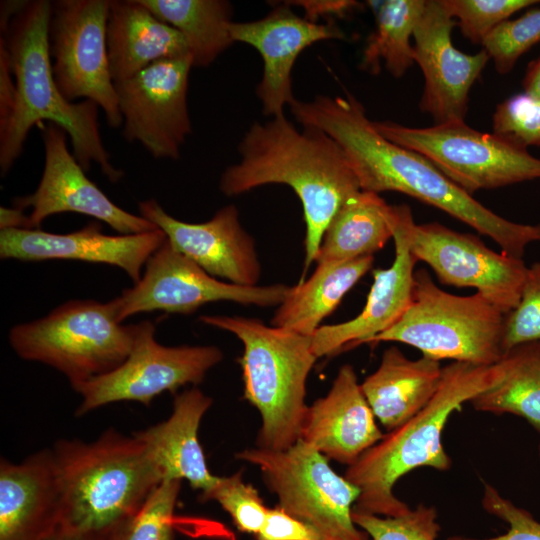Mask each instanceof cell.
I'll list each match as a JSON object with an SVG mask.
<instances>
[{
    "label": "cell",
    "mask_w": 540,
    "mask_h": 540,
    "mask_svg": "<svg viewBox=\"0 0 540 540\" xmlns=\"http://www.w3.org/2000/svg\"><path fill=\"white\" fill-rule=\"evenodd\" d=\"M303 126L321 129L342 148L360 188L376 194L395 191L436 207L492 239L504 252L522 258L526 247L540 242V224L505 219L473 198L423 155L383 137L350 93L289 105Z\"/></svg>",
    "instance_id": "1"
},
{
    "label": "cell",
    "mask_w": 540,
    "mask_h": 540,
    "mask_svg": "<svg viewBox=\"0 0 540 540\" xmlns=\"http://www.w3.org/2000/svg\"><path fill=\"white\" fill-rule=\"evenodd\" d=\"M237 164L225 169L219 190L232 197L266 184H285L299 197L306 225L304 274L341 206L361 188L339 144L313 126L298 130L284 115L253 123L238 145Z\"/></svg>",
    "instance_id": "2"
},
{
    "label": "cell",
    "mask_w": 540,
    "mask_h": 540,
    "mask_svg": "<svg viewBox=\"0 0 540 540\" xmlns=\"http://www.w3.org/2000/svg\"><path fill=\"white\" fill-rule=\"evenodd\" d=\"M51 1H20L14 11L1 10L0 42L6 47L15 82L14 101L0 123V169L6 175L22 154L30 129L42 121L60 126L69 135L73 154L87 171L91 162L109 181L124 171L114 167L98 125V105L92 100L68 101L52 72L48 43Z\"/></svg>",
    "instance_id": "3"
},
{
    "label": "cell",
    "mask_w": 540,
    "mask_h": 540,
    "mask_svg": "<svg viewBox=\"0 0 540 540\" xmlns=\"http://www.w3.org/2000/svg\"><path fill=\"white\" fill-rule=\"evenodd\" d=\"M60 517L58 530L107 540L162 482L146 447L114 429L92 442L60 439L51 448Z\"/></svg>",
    "instance_id": "4"
},
{
    "label": "cell",
    "mask_w": 540,
    "mask_h": 540,
    "mask_svg": "<svg viewBox=\"0 0 540 540\" xmlns=\"http://www.w3.org/2000/svg\"><path fill=\"white\" fill-rule=\"evenodd\" d=\"M502 376L500 361L482 366L452 362L443 367L440 386L430 402L348 466L345 478L360 495L353 510L397 517L411 508L394 493L396 482L420 467L448 471L452 460L442 444L443 430L455 411L496 384Z\"/></svg>",
    "instance_id": "5"
},
{
    "label": "cell",
    "mask_w": 540,
    "mask_h": 540,
    "mask_svg": "<svg viewBox=\"0 0 540 540\" xmlns=\"http://www.w3.org/2000/svg\"><path fill=\"white\" fill-rule=\"evenodd\" d=\"M199 320L234 334L243 344L238 363L244 398L261 416L258 447L284 450L295 444L308 407L307 378L318 359L311 336L268 326L257 318L201 315Z\"/></svg>",
    "instance_id": "6"
},
{
    "label": "cell",
    "mask_w": 540,
    "mask_h": 540,
    "mask_svg": "<svg viewBox=\"0 0 540 540\" xmlns=\"http://www.w3.org/2000/svg\"><path fill=\"white\" fill-rule=\"evenodd\" d=\"M506 316L480 293L459 296L441 289L426 269L419 268L405 313L365 344L400 342L437 361L490 366L505 354Z\"/></svg>",
    "instance_id": "7"
},
{
    "label": "cell",
    "mask_w": 540,
    "mask_h": 540,
    "mask_svg": "<svg viewBox=\"0 0 540 540\" xmlns=\"http://www.w3.org/2000/svg\"><path fill=\"white\" fill-rule=\"evenodd\" d=\"M138 330L139 323L118 321L112 300H70L45 317L12 327L9 343L20 358L53 367L72 386L121 365Z\"/></svg>",
    "instance_id": "8"
},
{
    "label": "cell",
    "mask_w": 540,
    "mask_h": 540,
    "mask_svg": "<svg viewBox=\"0 0 540 540\" xmlns=\"http://www.w3.org/2000/svg\"><path fill=\"white\" fill-rule=\"evenodd\" d=\"M235 457L257 466L278 506L314 528L323 540H371L352 518L359 488L303 440L284 450L246 448Z\"/></svg>",
    "instance_id": "9"
},
{
    "label": "cell",
    "mask_w": 540,
    "mask_h": 540,
    "mask_svg": "<svg viewBox=\"0 0 540 540\" xmlns=\"http://www.w3.org/2000/svg\"><path fill=\"white\" fill-rule=\"evenodd\" d=\"M389 141L431 161L468 194L540 179V159L506 138L469 127L465 121L407 127L373 122Z\"/></svg>",
    "instance_id": "10"
},
{
    "label": "cell",
    "mask_w": 540,
    "mask_h": 540,
    "mask_svg": "<svg viewBox=\"0 0 540 540\" xmlns=\"http://www.w3.org/2000/svg\"><path fill=\"white\" fill-rule=\"evenodd\" d=\"M390 211L415 260L426 263L442 284L474 288L505 314L518 306L528 271L522 258L437 222L417 224L406 204L390 205Z\"/></svg>",
    "instance_id": "11"
},
{
    "label": "cell",
    "mask_w": 540,
    "mask_h": 540,
    "mask_svg": "<svg viewBox=\"0 0 540 540\" xmlns=\"http://www.w3.org/2000/svg\"><path fill=\"white\" fill-rule=\"evenodd\" d=\"M110 0L51 2L49 54L55 82L70 102L84 98L102 108L107 124H122L111 77L106 28Z\"/></svg>",
    "instance_id": "12"
},
{
    "label": "cell",
    "mask_w": 540,
    "mask_h": 540,
    "mask_svg": "<svg viewBox=\"0 0 540 540\" xmlns=\"http://www.w3.org/2000/svg\"><path fill=\"white\" fill-rule=\"evenodd\" d=\"M155 325L139 323L133 348L114 370L72 385L82 400L76 416L107 404L135 401L150 406L163 392L175 393L187 384L201 383L207 372L223 359L217 346H164L155 339Z\"/></svg>",
    "instance_id": "13"
},
{
    "label": "cell",
    "mask_w": 540,
    "mask_h": 540,
    "mask_svg": "<svg viewBox=\"0 0 540 540\" xmlns=\"http://www.w3.org/2000/svg\"><path fill=\"white\" fill-rule=\"evenodd\" d=\"M290 286H242L221 281L177 251L166 239L148 259L140 280L112 299L119 322L144 312L191 314L220 301L278 306Z\"/></svg>",
    "instance_id": "14"
},
{
    "label": "cell",
    "mask_w": 540,
    "mask_h": 540,
    "mask_svg": "<svg viewBox=\"0 0 540 540\" xmlns=\"http://www.w3.org/2000/svg\"><path fill=\"white\" fill-rule=\"evenodd\" d=\"M191 58L157 61L114 82L123 136L139 142L154 158L178 159L191 133L187 90Z\"/></svg>",
    "instance_id": "15"
},
{
    "label": "cell",
    "mask_w": 540,
    "mask_h": 540,
    "mask_svg": "<svg viewBox=\"0 0 540 540\" xmlns=\"http://www.w3.org/2000/svg\"><path fill=\"white\" fill-rule=\"evenodd\" d=\"M44 144V169L37 189L13 200V207L26 215L25 229L40 228L49 216L65 212L79 213L103 221L120 234H137L158 229L141 215L123 210L112 202L85 174L67 148L60 126L46 122L40 126Z\"/></svg>",
    "instance_id": "16"
},
{
    "label": "cell",
    "mask_w": 540,
    "mask_h": 540,
    "mask_svg": "<svg viewBox=\"0 0 540 540\" xmlns=\"http://www.w3.org/2000/svg\"><path fill=\"white\" fill-rule=\"evenodd\" d=\"M455 26L441 0H426L413 34L415 63L424 76L419 108L435 124L464 121L469 92L490 59L483 49L467 54L455 48L451 39Z\"/></svg>",
    "instance_id": "17"
},
{
    "label": "cell",
    "mask_w": 540,
    "mask_h": 540,
    "mask_svg": "<svg viewBox=\"0 0 540 540\" xmlns=\"http://www.w3.org/2000/svg\"><path fill=\"white\" fill-rule=\"evenodd\" d=\"M138 209L177 251L213 277L242 286L258 285L261 264L256 244L242 227L236 206L227 205L202 223L176 219L155 199L140 202Z\"/></svg>",
    "instance_id": "18"
},
{
    "label": "cell",
    "mask_w": 540,
    "mask_h": 540,
    "mask_svg": "<svg viewBox=\"0 0 540 540\" xmlns=\"http://www.w3.org/2000/svg\"><path fill=\"white\" fill-rule=\"evenodd\" d=\"M167 237L161 229L137 234L107 235L99 221L81 229L56 234L37 229L0 230L1 259L23 262L77 260L119 267L137 283L148 259Z\"/></svg>",
    "instance_id": "19"
},
{
    "label": "cell",
    "mask_w": 540,
    "mask_h": 540,
    "mask_svg": "<svg viewBox=\"0 0 540 540\" xmlns=\"http://www.w3.org/2000/svg\"><path fill=\"white\" fill-rule=\"evenodd\" d=\"M234 42L254 47L263 60V74L257 95L264 115H284V108L295 99L291 73L298 56L316 42L343 39L344 33L332 22H311L295 14L285 2L265 17L249 22H231Z\"/></svg>",
    "instance_id": "20"
},
{
    "label": "cell",
    "mask_w": 540,
    "mask_h": 540,
    "mask_svg": "<svg viewBox=\"0 0 540 540\" xmlns=\"http://www.w3.org/2000/svg\"><path fill=\"white\" fill-rule=\"evenodd\" d=\"M383 436L353 366L344 364L328 393L307 407L299 439L350 466Z\"/></svg>",
    "instance_id": "21"
},
{
    "label": "cell",
    "mask_w": 540,
    "mask_h": 540,
    "mask_svg": "<svg viewBox=\"0 0 540 540\" xmlns=\"http://www.w3.org/2000/svg\"><path fill=\"white\" fill-rule=\"evenodd\" d=\"M388 219L395 246L392 265L373 271V283L366 304L356 317L338 324L322 325L315 331L311 336V348L317 358L365 344L370 338L392 327L411 304L417 261L391 214L390 205Z\"/></svg>",
    "instance_id": "22"
},
{
    "label": "cell",
    "mask_w": 540,
    "mask_h": 540,
    "mask_svg": "<svg viewBox=\"0 0 540 540\" xmlns=\"http://www.w3.org/2000/svg\"><path fill=\"white\" fill-rule=\"evenodd\" d=\"M51 449L22 462H0V540H47L59 528Z\"/></svg>",
    "instance_id": "23"
},
{
    "label": "cell",
    "mask_w": 540,
    "mask_h": 540,
    "mask_svg": "<svg viewBox=\"0 0 540 540\" xmlns=\"http://www.w3.org/2000/svg\"><path fill=\"white\" fill-rule=\"evenodd\" d=\"M212 402L194 386L175 395L166 420L132 433L146 447L162 482L185 480L192 489L204 493L218 481L207 466L198 437L200 422Z\"/></svg>",
    "instance_id": "24"
},
{
    "label": "cell",
    "mask_w": 540,
    "mask_h": 540,
    "mask_svg": "<svg viewBox=\"0 0 540 540\" xmlns=\"http://www.w3.org/2000/svg\"><path fill=\"white\" fill-rule=\"evenodd\" d=\"M106 43L113 82L130 78L160 60L191 58L180 32L139 0H110Z\"/></svg>",
    "instance_id": "25"
},
{
    "label": "cell",
    "mask_w": 540,
    "mask_h": 540,
    "mask_svg": "<svg viewBox=\"0 0 540 540\" xmlns=\"http://www.w3.org/2000/svg\"><path fill=\"white\" fill-rule=\"evenodd\" d=\"M440 361L422 356L409 359L396 346L387 348L378 368L361 388L376 419L391 431L422 410L442 379Z\"/></svg>",
    "instance_id": "26"
},
{
    "label": "cell",
    "mask_w": 540,
    "mask_h": 540,
    "mask_svg": "<svg viewBox=\"0 0 540 540\" xmlns=\"http://www.w3.org/2000/svg\"><path fill=\"white\" fill-rule=\"evenodd\" d=\"M374 256L317 264L313 274L290 287L271 325L312 336L349 290L372 268Z\"/></svg>",
    "instance_id": "27"
},
{
    "label": "cell",
    "mask_w": 540,
    "mask_h": 540,
    "mask_svg": "<svg viewBox=\"0 0 540 540\" xmlns=\"http://www.w3.org/2000/svg\"><path fill=\"white\" fill-rule=\"evenodd\" d=\"M388 208L389 204L373 192L360 190L350 197L327 226L316 264L373 256L393 238Z\"/></svg>",
    "instance_id": "28"
},
{
    "label": "cell",
    "mask_w": 540,
    "mask_h": 540,
    "mask_svg": "<svg viewBox=\"0 0 540 540\" xmlns=\"http://www.w3.org/2000/svg\"><path fill=\"white\" fill-rule=\"evenodd\" d=\"M186 41L196 67L209 66L234 41L229 26L232 6L223 0H139Z\"/></svg>",
    "instance_id": "29"
},
{
    "label": "cell",
    "mask_w": 540,
    "mask_h": 540,
    "mask_svg": "<svg viewBox=\"0 0 540 540\" xmlns=\"http://www.w3.org/2000/svg\"><path fill=\"white\" fill-rule=\"evenodd\" d=\"M500 363L501 379L470 403L480 412L522 417L540 433V340L511 347Z\"/></svg>",
    "instance_id": "30"
},
{
    "label": "cell",
    "mask_w": 540,
    "mask_h": 540,
    "mask_svg": "<svg viewBox=\"0 0 540 540\" xmlns=\"http://www.w3.org/2000/svg\"><path fill=\"white\" fill-rule=\"evenodd\" d=\"M375 14L376 27L367 38L360 68L370 74L380 72L383 61L395 78L402 77L415 63L411 44L426 0L368 1Z\"/></svg>",
    "instance_id": "31"
},
{
    "label": "cell",
    "mask_w": 540,
    "mask_h": 540,
    "mask_svg": "<svg viewBox=\"0 0 540 540\" xmlns=\"http://www.w3.org/2000/svg\"><path fill=\"white\" fill-rule=\"evenodd\" d=\"M181 483L161 482L139 511L107 540H174V513Z\"/></svg>",
    "instance_id": "32"
},
{
    "label": "cell",
    "mask_w": 540,
    "mask_h": 540,
    "mask_svg": "<svg viewBox=\"0 0 540 540\" xmlns=\"http://www.w3.org/2000/svg\"><path fill=\"white\" fill-rule=\"evenodd\" d=\"M200 500L218 502L239 531L254 535L260 531L268 512L257 489L244 482L242 471L219 477L212 488L200 494Z\"/></svg>",
    "instance_id": "33"
},
{
    "label": "cell",
    "mask_w": 540,
    "mask_h": 540,
    "mask_svg": "<svg viewBox=\"0 0 540 540\" xmlns=\"http://www.w3.org/2000/svg\"><path fill=\"white\" fill-rule=\"evenodd\" d=\"M540 43V9L525 12L496 26L483 40V50L500 74L510 72L517 60Z\"/></svg>",
    "instance_id": "34"
},
{
    "label": "cell",
    "mask_w": 540,
    "mask_h": 540,
    "mask_svg": "<svg viewBox=\"0 0 540 540\" xmlns=\"http://www.w3.org/2000/svg\"><path fill=\"white\" fill-rule=\"evenodd\" d=\"M352 518L371 540H437L441 529L436 508L422 503L397 517L353 510Z\"/></svg>",
    "instance_id": "35"
},
{
    "label": "cell",
    "mask_w": 540,
    "mask_h": 540,
    "mask_svg": "<svg viewBox=\"0 0 540 540\" xmlns=\"http://www.w3.org/2000/svg\"><path fill=\"white\" fill-rule=\"evenodd\" d=\"M457 22L462 35L473 44L485 37L514 13L540 3L537 0H441Z\"/></svg>",
    "instance_id": "36"
},
{
    "label": "cell",
    "mask_w": 540,
    "mask_h": 540,
    "mask_svg": "<svg viewBox=\"0 0 540 540\" xmlns=\"http://www.w3.org/2000/svg\"><path fill=\"white\" fill-rule=\"evenodd\" d=\"M492 127L493 133L521 147L540 146V98L519 93L502 101Z\"/></svg>",
    "instance_id": "37"
},
{
    "label": "cell",
    "mask_w": 540,
    "mask_h": 540,
    "mask_svg": "<svg viewBox=\"0 0 540 540\" xmlns=\"http://www.w3.org/2000/svg\"><path fill=\"white\" fill-rule=\"evenodd\" d=\"M540 340V261L528 267L518 306L506 316L504 351Z\"/></svg>",
    "instance_id": "38"
},
{
    "label": "cell",
    "mask_w": 540,
    "mask_h": 540,
    "mask_svg": "<svg viewBox=\"0 0 540 540\" xmlns=\"http://www.w3.org/2000/svg\"><path fill=\"white\" fill-rule=\"evenodd\" d=\"M481 503L488 514L507 523L506 533L480 539L453 536L448 540H540V522L530 512L503 497L488 483H484Z\"/></svg>",
    "instance_id": "39"
},
{
    "label": "cell",
    "mask_w": 540,
    "mask_h": 540,
    "mask_svg": "<svg viewBox=\"0 0 540 540\" xmlns=\"http://www.w3.org/2000/svg\"><path fill=\"white\" fill-rule=\"evenodd\" d=\"M256 540H323L310 525L293 517L278 505L268 512Z\"/></svg>",
    "instance_id": "40"
},
{
    "label": "cell",
    "mask_w": 540,
    "mask_h": 540,
    "mask_svg": "<svg viewBox=\"0 0 540 540\" xmlns=\"http://www.w3.org/2000/svg\"><path fill=\"white\" fill-rule=\"evenodd\" d=\"M285 3L301 7L305 12L304 18L314 23H318V19L324 16H344L359 5L351 0H299Z\"/></svg>",
    "instance_id": "41"
},
{
    "label": "cell",
    "mask_w": 540,
    "mask_h": 540,
    "mask_svg": "<svg viewBox=\"0 0 540 540\" xmlns=\"http://www.w3.org/2000/svg\"><path fill=\"white\" fill-rule=\"evenodd\" d=\"M522 86L524 93L540 98V57L529 63Z\"/></svg>",
    "instance_id": "42"
},
{
    "label": "cell",
    "mask_w": 540,
    "mask_h": 540,
    "mask_svg": "<svg viewBox=\"0 0 540 540\" xmlns=\"http://www.w3.org/2000/svg\"><path fill=\"white\" fill-rule=\"evenodd\" d=\"M47 540H101L91 537L77 536L57 530Z\"/></svg>",
    "instance_id": "43"
},
{
    "label": "cell",
    "mask_w": 540,
    "mask_h": 540,
    "mask_svg": "<svg viewBox=\"0 0 540 540\" xmlns=\"http://www.w3.org/2000/svg\"><path fill=\"white\" fill-rule=\"evenodd\" d=\"M539 457H540V445H539Z\"/></svg>",
    "instance_id": "44"
}]
</instances>
